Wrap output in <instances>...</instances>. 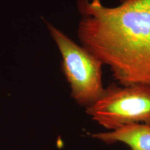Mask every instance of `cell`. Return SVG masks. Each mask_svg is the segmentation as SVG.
<instances>
[{
    "label": "cell",
    "mask_w": 150,
    "mask_h": 150,
    "mask_svg": "<svg viewBox=\"0 0 150 150\" xmlns=\"http://www.w3.org/2000/svg\"><path fill=\"white\" fill-rule=\"evenodd\" d=\"M78 0L82 46L110 67L118 85L150 86V13L140 0Z\"/></svg>",
    "instance_id": "6da1fadb"
},
{
    "label": "cell",
    "mask_w": 150,
    "mask_h": 150,
    "mask_svg": "<svg viewBox=\"0 0 150 150\" xmlns=\"http://www.w3.org/2000/svg\"><path fill=\"white\" fill-rule=\"evenodd\" d=\"M47 25L61 54V69L70 84L71 96L81 106L90 107L105 90L102 82L103 64L52 24L47 23Z\"/></svg>",
    "instance_id": "7a4b0ae2"
},
{
    "label": "cell",
    "mask_w": 150,
    "mask_h": 150,
    "mask_svg": "<svg viewBox=\"0 0 150 150\" xmlns=\"http://www.w3.org/2000/svg\"><path fill=\"white\" fill-rule=\"evenodd\" d=\"M86 112L110 131L134 123L150 126V86L110 85Z\"/></svg>",
    "instance_id": "3957f363"
},
{
    "label": "cell",
    "mask_w": 150,
    "mask_h": 150,
    "mask_svg": "<svg viewBox=\"0 0 150 150\" xmlns=\"http://www.w3.org/2000/svg\"><path fill=\"white\" fill-rule=\"evenodd\" d=\"M92 137L107 144L123 143L131 150H150V126L142 123L130 124L112 131L93 134Z\"/></svg>",
    "instance_id": "277c9868"
}]
</instances>
